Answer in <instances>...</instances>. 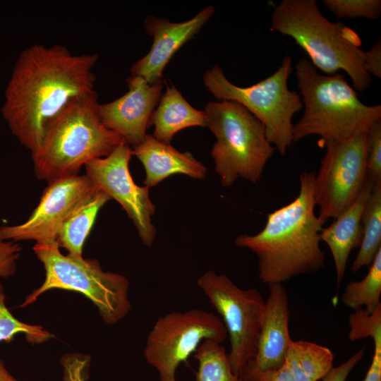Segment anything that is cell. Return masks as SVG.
<instances>
[{"label": "cell", "instance_id": "16", "mask_svg": "<svg viewBox=\"0 0 381 381\" xmlns=\"http://www.w3.org/2000/svg\"><path fill=\"white\" fill-rule=\"evenodd\" d=\"M214 11V6H208L191 19L181 23L148 16L144 20V28L153 37V42L149 52L131 66V75L142 77L151 85L162 82L164 68L173 56L195 37Z\"/></svg>", "mask_w": 381, "mask_h": 381}, {"label": "cell", "instance_id": "29", "mask_svg": "<svg viewBox=\"0 0 381 381\" xmlns=\"http://www.w3.org/2000/svg\"><path fill=\"white\" fill-rule=\"evenodd\" d=\"M90 357L78 353L64 354L61 359L64 381H86L89 377Z\"/></svg>", "mask_w": 381, "mask_h": 381}, {"label": "cell", "instance_id": "24", "mask_svg": "<svg viewBox=\"0 0 381 381\" xmlns=\"http://www.w3.org/2000/svg\"><path fill=\"white\" fill-rule=\"evenodd\" d=\"M198 362L195 381H241L231 368L225 348L216 341L205 340L193 353Z\"/></svg>", "mask_w": 381, "mask_h": 381}, {"label": "cell", "instance_id": "19", "mask_svg": "<svg viewBox=\"0 0 381 381\" xmlns=\"http://www.w3.org/2000/svg\"><path fill=\"white\" fill-rule=\"evenodd\" d=\"M155 126L153 137L170 144L174 135L184 128L206 127L204 111L192 107L174 86H167L150 119Z\"/></svg>", "mask_w": 381, "mask_h": 381}, {"label": "cell", "instance_id": "17", "mask_svg": "<svg viewBox=\"0 0 381 381\" xmlns=\"http://www.w3.org/2000/svg\"><path fill=\"white\" fill-rule=\"evenodd\" d=\"M132 155L143 164L145 177L143 184L148 188L173 174H184L195 179L207 175L205 165L188 152H181L170 144L164 143L147 134L144 140L132 147Z\"/></svg>", "mask_w": 381, "mask_h": 381}, {"label": "cell", "instance_id": "35", "mask_svg": "<svg viewBox=\"0 0 381 381\" xmlns=\"http://www.w3.org/2000/svg\"><path fill=\"white\" fill-rule=\"evenodd\" d=\"M0 381H18L6 369L4 361L1 358H0Z\"/></svg>", "mask_w": 381, "mask_h": 381}, {"label": "cell", "instance_id": "15", "mask_svg": "<svg viewBox=\"0 0 381 381\" xmlns=\"http://www.w3.org/2000/svg\"><path fill=\"white\" fill-rule=\"evenodd\" d=\"M268 289L257 352L243 368L241 381H259L265 373L281 368L292 341L287 291L283 284H269Z\"/></svg>", "mask_w": 381, "mask_h": 381}, {"label": "cell", "instance_id": "13", "mask_svg": "<svg viewBox=\"0 0 381 381\" xmlns=\"http://www.w3.org/2000/svg\"><path fill=\"white\" fill-rule=\"evenodd\" d=\"M95 188L86 174L48 183L27 220L16 225L1 226L0 238L13 242L33 240L40 244L56 242L64 222Z\"/></svg>", "mask_w": 381, "mask_h": 381}, {"label": "cell", "instance_id": "3", "mask_svg": "<svg viewBox=\"0 0 381 381\" xmlns=\"http://www.w3.org/2000/svg\"><path fill=\"white\" fill-rule=\"evenodd\" d=\"M95 90L70 100L51 121L31 152L35 174L48 183L78 175L89 161L108 156L124 141L98 115Z\"/></svg>", "mask_w": 381, "mask_h": 381}, {"label": "cell", "instance_id": "18", "mask_svg": "<svg viewBox=\"0 0 381 381\" xmlns=\"http://www.w3.org/2000/svg\"><path fill=\"white\" fill-rule=\"evenodd\" d=\"M375 183L368 178L352 204L320 233V241H324L331 251L338 286L344 278L351 252L361 245L362 216Z\"/></svg>", "mask_w": 381, "mask_h": 381}, {"label": "cell", "instance_id": "21", "mask_svg": "<svg viewBox=\"0 0 381 381\" xmlns=\"http://www.w3.org/2000/svg\"><path fill=\"white\" fill-rule=\"evenodd\" d=\"M334 358L327 347L308 341L292 340L284 364L295 381H318L334 367Z\"/></svg>", "mask_w": 381, "mask_h": 381}, {"label": "cell", "instance_id": "20", "mask_svg": "<svg viewBox=\"0 0 381 381\" xmlns=\"http://www.w3.org/2000/svg\"><path fill=\"white\" fill-rule=\"evenodd\" d=\"M111 198L95 186L77 206L61 226L56 242L66 248L68 254L82 257L83 248L99 210Z\"/></svg>", "mask_w": 381, "mask_h": 381}, {"label": "cell", "instance_id": "14", "mask_svg": "<svg viewBox=\"0 0 381 381\" xmlns=\"http://www.w3.org/2000/svg\"><path fill=\"white\" fill-rule=\"evenodd\" d=\"M128 91L121 97L98 104L102 124L132 147L145 138L150 119L162 97L163 83L149 84L140 76L127 79Z\"/></svg>", "mask_w": 381, "mask_h": 381}, {"label": "cell", "instance_id": "30", "mask_svg": "<svg viewBox=\"0 0 381 381\" xmlns=\"http://www.w3.org/2000/svg\"><path fill=\"white\" fill-rule=\"evenodd\" d=\"M20 251L19 244L0 238V277L8 278L14 275Z\"/></svg>", "mask_w": 381, "mask_h": 381}, {"label": "cell", "instance_id": "2", "mask_svg": "<svg viewBox=\"0 0 381 381\" xmlns=\"http://www.w3.org/2000/svg\"><path fill=\"white\" fill-rule=\"evenodd\" d=\"M314 179L315 173L302 172L294 200L269 213L258 234L235 238L237 246L257 255L258 277L264 284H283L325 266V255L320 246L323 227L315 213Z\"/></svg>", "mask_w": 381, "mask_h": 381}, {"label": "cell", "instance_id": "7", "mask_svg": "<svg viewBox=\"0 0 381 381\" xmlns=\"http://www.w3.org/2000/svg\"><path fill=\"white\" fill-rule=\"evenodd\" d=\"M33 250L43 264L45 279L20 307L32 304L47 291L59 289L84 295L95 305L102 320L108 325L119 322L131 310L130 283L123 275L104 272L96 259L64 255L56 242L35 243Z\"/></svg>", "mask_w": 381, "mask_h": 381}, {"label": "cell", "instance_id": "34", "mask_svg": "<svg viewBox=\"0 0 381 381\" xmlns=\"http://www.w3.org/2000/svg\"><path fill=\"white\" fill-rule=\"evenodd\" d=\"M259 381H295L289 370L284 364L277 370L265 373Z\"/></svg>", "mask_w": 381, "mask_h": 381}, {"label": "cell", "instance_id": "27", "mask_svg": "<svg viewBox=\"0 0 381 381\" xmlns=\"http://www.w3.org/2000/svg\"><path fill=\"white\" fill-rule=\"evenodd\" d=\"M349 339L352 341L381 337V305L371 313L364 308L354 310L349 317Z\"/></svg>", "mask_w": 381, "mask_h": 381}, {"label": "cell", "instance_id": "25", "mask_svg": "<svg viewBox=\"0 0 381 381\" xmlns=\"http://www.w3.org/2000/svg\"><path fill=\"white\" fill-rule=\"evenodd\" d=\"M20 333L32 344H42L54 337L40 325L25 323L15 318L6 306L4 286L0 284V342H9Z\"/></svg>", "mask_w": 381, "mask_h": 381}, {"label": "cell", "instance_id": "9", "mask_svg": "<svg viewBox=\"0 0 381 381\" xmlns=\"http://www.w3.org/2000/svg\"><path fill=\"white\" fill-rule=\"evenodd\" d=\"M197 284L222 318L229 338V363L239 377L256 354L265 300L258 289H242L213 270L200 275Z\"/></svg>", "mask_w": 381, "mask_h": 381}, {"label": "cell", "instance_id": "6", "mask_svg": "<svg viewBox=\"0 0 381 381\" xmlns=\"http://www.w3.org/2000/svg\"><path fill=\"white\" fill-rule=\"evenodd\" d=\"M204 112L206 127L217 139L211 155L222 185L231 186L238 178L258 183L275 150L264 125L232 100L208 102Z\"/></svg>", "mask_w": 381, "mask_h": 381}, {"label": "cell", "instance_id": "31", "mask_svg": "<svg viewBox=\"0 0 381 381\" xmlns=\"http://www.w3.org/2000/svg\"><path fill=\"white\" fill-rule=\"evenodd\" d=\"M364 349H361L345 362L331 370L322 379V381H346L349 375L364 356Z\"/></svg>", "mask_w": 381, "mask_h": 381}, {"label": "cell", "instance_id": "8", "mask_svg": "<svg viewBox=\"0 0 381 381\" xmlns=\"http://www.w3.org/2000/svg\"><path fill=\"white\" fill-rule=\"evenodd\" d=\"M292 70V59L287 55L272 75L250 86L233 84L217 64L205 71L202 79L206 89L219 101H235L261 121L270 143L284 155L293 143L292 119L303 108L300 94L288 87Z\"/></svg>", "mask_w": 381, "mask_h": 381}, {"label": "cell", "instance_id": "28", "mask_svg": "<svg viewBox=\"0 0 381 381\" xmlns=\"http://www.w3.org/2000/svg\"><path fill=\"white\" fill-rule=\"evenodd\" d=\"M367 176L375 183L381 181V121L367 131Z\"/></svg>", "mask_w": 381, "mask_h": 381}, {"label": "cell", "instance_id": "23", "mask_svg": "<svg viewBox=\"0 0 381 381\" xmlns=\"http://www.w3.org/2000/svg\"><path fill=\"white\" fill-rule=\"evenodd\" d=\"M369 267L363 279L346 285L341 296L344 306L354 310L364 308L371 313L381 305V249Z\"/></svg>", "mask_w": 381, "mask_h": 381}, {"label": "cell", "instance_id": "26", "mask_svg": "<svg viewBox=\"0 0 381 381\" xmlns=\"http://www.w3.org/2000/svg\"><path fill=\"white\" fill-rule=\"evenodd\" d=\"M322 3L338 18L375 20L381 14L380 0H323Z\"/></svg>", "mask_w": 381, "mask_h": 381}, {"label": "cell", "instance_id": "5", "mask_svg": "<svg viewBox=\"0 0 381 381\" xmlns=\"http://www.w3.org/2000/svg\"><path fill=\"white\" fill-rule=\"evenodd\" d=\"M271 28L291 37L325 75L344 71L359 92L371 83L364 68L365 52L358 35L340 22L329 21L315 0H282L271 15Z\"/></svg>", "mask_w": 381, "mask_h": 381}, {"label": "cell", "instance_id": "32", "mask_svg": "<svg viewBox=\"0 0 381 381\" xmlns=\"http://www.w3.org/2000/svg\"><path fill=\"white\" fill-rule=\"evenodd\" d=\"M364 68L370 75L381 78V41L380 38L373 47L365 52Z\"/></svg>", "mask_w": 381, "mask_h": 381}, {"label": "cell", "instance_id": "33", "mask_svg": "<svg viewBox=\"0 0 381 381\" xmlns=\"http://www.w3.org/2000/svg\"><path fill=\"white\" fill-rule=\"evenodd\" d=\"M374 353L363 381H381V337L373 340Z\"/></svg>", "mask_w": 381, "mask_h": 381}, {"label": "cell", "instance_id": "1", "mask_svg": "<svg viewBox=\"0 0 381 381\" xmlns=\"http://www.w3.org/2000/svg\"><path fill=\"white\" fill-rule=\"evenodd\" d=\"M97 59L96 54H73L60 44H35L19 54L1 111L12 134L31 152L70 100L95 90Z\"/></svg>", "mask_w": 381, "mask_h": 381}, {"label": "cell", "instance_id": "11", "mask_svg": "<svg viewBox=\"0 0 381 381\" xmlns=\"http://www.w3.org/2000/svg\"><path fill=\"white\" fill-rule=\"evenodd\" d=\"M320 166L314 179L318 218L323 225L334 219L355 200L367 176V131L341 141L326 142Z\"/></svg>", "mask_w": 381, "mask_h": 381}, {"label": "cell", "instance_id": "12", "mask_svg": "<svg viewBox=\"0 0 381 381\" xmlns=\"http://www.w3.org/2000/svg\"><path fill=\"white\" fill-rule=\"evenodd\" d=\"M132 147L125 141L108 156L92 159L85 164L86 175L92 183L117 201L136 228L142 243L151 247L156 228L152 222L156 206L147 186L137 185L129 171Z\"/></svg>", "mask_w": 381, "mask_h": 381}, {"label": "cell", "instance_id": "4", "mask_svg": "<svg viewBox=\"0 0 381 381\" xmlns=\"http://www.w3.org/2000/svg\"><path fill=\"white\" fill-rule=\"evenodd\" d=\"M303 113L293 126V143L318 135L322 147L328 141L345 140L366 132L381 121V105L363 103L341 73L320 74L310 60L295 65Z\"/></svg>", "mask_w": 381, "mask_h": 381}, {"label": "cell", "instance_id": "22", "mask_svg": "<svg viewBox=\"0 0 381 381\" xmlns=\"http://www.w3.org/2000/svg\"><path fill=\"white\" fill-rule=\"evenodd\" d=\"M361 226L359 250L351 267L353 273L369 267L381 249V181L375 183L363 210Z\"/></svg>", "mask_w": 381, "mask_h": 381}, {"label": "cell", "instance_id": "10", "mask_svg": "<svg viewBox=\"0 0 381 381\" xmlns=\"http://www.w3.org/2000/svg\"><path fill=\"white\" fill-rule=\"evenodd\" d=\"M227 337L222 320L202 309L171 312L157 319L150 331L143 355L160 381H176V373L205 340L222 344Z\"/></svg>", "mask_w": 381, "mask_h": 381}]
</instances>
